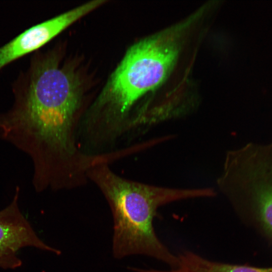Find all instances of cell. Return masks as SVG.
I'll list each match as a JSON object with an SVG mask.
<instances>
[{
	"instance_id": "obj_1",
	"label": "cell",
	"mask_w": 272,
	"mask_h": 272,
	"mask_svg": "<svg viewBox=\"0 0 272 272\" xmlns=\"http://www.w3.org/2000/svg\"><path fill=\"white\" fill-rule=\"evenodd\" d=\"M81 103L75 74L51 57L43 58L34 65L26 92L0 114V140L30 157L36 177H73L87 160L77 139Z\"/></svg>"
},
{
	"instance_id": "obj_2",
	"label": "cell",
	"mask_w": 272,
	"mask_h": 272,
	"mask_svg": "<svg viewBox=\"0 0 272 272\" xmlns=\"http://www.w3.org/2000/svg\"><path fill=\"white\" fill-rule=\"evenodd\" d=\"M180 32L176 28L159 33L128 50L81 120V131L89 142L99 148H113L128 132L134 105L160 85L175 64L180 50Z\"/></svg>"
},
{
	"instance_id": "obj_4",
	"label": "cell",
	"mask_w": 272,
	"mask_h": 272,
	"mask_svg": "<svg viewBox=\"0 0 272 272\" xmlns=\"http://www.w3.org/2000/svg\"><path fill=\"white\" fill-rule=\"evenodd\" d=\"M222 190L272 240V145L252 149L235 161Z\"/></svg>"
},
{
	"instance_id": "obj_5",
	"label": "cell",
	"mask_w": 272,
	"mask_h": 272,
	"mask_svg": "<svg viewBox=\"0 0 272 272\" xmlns=\"http://www.w3.org/2000/svg\"><path fill=\"white\" fill-rule=\"evenodd\" d=\"M20 189L17 187L13 200L0 211V268L15 269L22 261L18 251L26 247L60 254V251L44 242L21 212L18 199Z\"/></svg>"
},
{
	"instance_id": "obj_7",
	"label": "cell",
	"mask_w": 272,
	"mask_h": 272,
	"mask_svg": "<svg viewBox=\"0 0 272 272\" xmlns=\"http://www.w3.org/2000/svg\"><path fill=\"white\" fill-rule=\"evenodd\" d=\"M177 257L178 263L175 267L168 270L157 269L154 272H272V267L222 263L207 259L187 251Z\"/></svg>"
},
{
	"instance_id": "obj_3",
	"label": "cell",
	"mask_w": 272,
	"mask_h": 272,
	"mask_svg": "<svg viewBox=\"0 0 272 272\" xmlns=\"http://www.w3.org/2000/svg\"><path fill=\"white\" fill-rule=\"evenodd\" d=\"M87 177L100 190L110 208L114 221V257L120 259L144 255L161 260L172 268L176 266L178 257L155 233L153 220L157 209L176 200L215 195L210 188H171L127 179L115 173L107 163L91 167Z\"/></svg>"
},
{
	"instance_id": "obj_6",
	"label": "cell",
	"mask_w": 272,
	"mask_h": 272,
	"mask_svg": "<svg viewBox=\"0 0 272 272\" xmlns=\"http://www.w3.org/2000/svg\"><path fill=\"white\" fill-rule=\"evenodd\" d=\"M104 2L101 0L88 2L26 30L0 47V70L15 59L40 47Z\"/></svg>"
}]
</instances>
